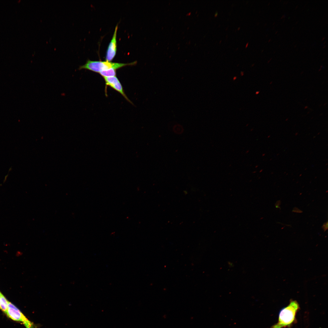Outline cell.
<instances>
[{
    "mask_svg": "<svg viewBox=\"0 0 328 328\" xmlns=\"http://www.w3.org/2000/svg\"><path fill=\"white\" fill-rule=\"evenodd\" d=\"M275 22H274V23H273V25H274V24H275Z\"/></svg>",
    "mask_w": 328,
    "mask_h": 328,
    "instance_id": "ffe728a7",
    "label": "cell"
},
{
    "mask_svg": "<svg viewBox=\"0 0 328 328\" xmlns=\"http://www.w3.org/2000/svg\"><path fill=\"white\" fill-rule=\"evenodd\" d=\"M277 32H278V31H276V32L275 33V34H276Z\"/></svg>",
    "mask_w": 328,
    "mask_h": 328,
    "instance_id": "ac0fdd59",
    "label": "cell"
},
{
    "mask_svg": "<svg viewBox=\"0 0 328 328\" xmlns=\"http://www.w3.org/2000/svg\"><path fill=\"white\" fill-rule=\"evenodd\" d=\"M323 228L325 230H326L327 229V222L326 223L324 224L323 226Z\"/></svg>",
    "mask_w": 328,
    "mask_h": 328,
    "instance_id": "ba28073f",
    "label": "cell"
},
{
    "mask_svg": "<svg viewBox=\"0 0 328 328\" xmlns=\"http://www.w3.org/2000/svg\"><path fill=\"white\" fill-rule=\"evenodd\" d=\"M136 61L129 63H121L112 62L108 61H92L89 59L87 60L84 65L80 66L79 70L82 69L87 70L99 73L100 72L110 69L117 70L123 67L128 65H135Z\"/></svg>",
    "mask_w": 328,
    "mask_h": 328,
    "instance_id": "7a4b0ae2",
    "label": "cell"
},
{
    "mask_svg": "<svg viewBox=\"0 0 328 328\" xmlns=\"http://www.w3.org/2000/svg\"><path fill=\"white\" fill-rule=\"evenodd\" d=\"M271 39H269V40H268V42H270L271 41Z\"/></svg>",
    "mask_w": 328,
    "mask_h": 328,
    "instance_id": "9a60e30c",
    "label": "cell"
},
{
    "mask_svg": "<svg viewBox=\"0 0 328 328\" xmlns=\"http://www.w3.org/2000/svg\"><path fill=\"white\" fill-rule=\"evenodd\" d=\"M103 77L105 81L106 86L111 87L119 92L128 101L131 103L125 94L121 83L116 76Z\"/></svg>",
    "mask_w": 328,
    "mask_h": 328,
    "instance_id": "277c9868",
    "label": "cell"
},
{
    "mask_svg": "<svg viewBox=\"0 0 328 328\" xmlns=\"http://www.w3.org/2000/svg\"><path fill=\"white\" fill-rule=\"evenodd\" d=\"M9 301L2 294L0 298V309L6 313L8 306Z\"/></svg>",
    "mask_w": 328,
    "mask_h": 328,
    "instance_id": "8992f818",
    "label": "cell"
},
{
    "mask_svg": "<svg viewBox=\"0 0 328 328\" xmlns=\"http://www.w3.org/2000/svg\"><path fill=\"white\" fill-rule=\"evenodd\" d=\"M217 15H218V12H215V15H214V16H215V17L217 16Z\"/></svg>",
    "mask_w": 328,
    "mask_h": 328,
    "instance_id": "9c48e42d",
    "label": "cell"
},
{
    "mask_svg": "<svg viewBox=\"0 0 328 328\" xmlns=\"http://www.w3.org/2000/svg\"><path fill=\"white\" fill-rule=\"evenodd\" d=\"M297 7H298V5H297L295 9H297Z\"/></svg>",
    "mask_w": 328,
    "mask_h": 328,
    "instance_id": "e0dca14e",
    "label": "cell"
},
{
    "mask_svg": "<svg viewBox=\"0 0 328 328\" xmlns=\"http://www.w3.org/2000/svg\"><path fill=\"white\" fill-rule=\"evenodd\" d=\"M285 17V15H282V16L281 17V19H282V18H284Z\"/></svg>",
    "mask_w": 328,
    "mask_h": 328,
    "instance_id": "30bf717a",
    "label": "cell"
},
{
    "mask_svg": "<svg viewBox=\"0 0 328 328\" xmlns=\"http://www.w3.org/2000/svg\"><path fill=\"white\" fill-rule=\"evenodd\" d=\"M324 58H323V60H324Z\"/></svg>",
    "mask_w": 328,
    "mask_h": 328,
    "instance_id": "cb8c5ba5",
    "label": "cell"
},
{
    "mask_svg": "<svg viewBox=\"0 0 328 328\" xmlns=\"http://www.w3.org/2000/svg\"><path fill=\"white\" fill-rule=\"evenodd\" d=\"M116 70L115 69L112 68L101 71L99 73L103 77L115 76Z\"/></svg>",
    "mask_w": 328,
    "mask_h": 328,
    "instance_id": "52a82bcc",
    "label": "cell"
},
{
    "mask_svg": "<svg viewBox=\"0 0 328 328\" xmlns=\"http://www.w3.org/2000/svg\"><path fill=\"white\" fill-rule=\"evenodd\" d=\"M118 29V24L115 28L114 32L107 48L105 59L106 61H111L115 56L117 50V33Z\"/></svg>",
    "mask_w": 328,
    "mask_h": 328,
    "instance_id": "5b68a950",
    "label": "cell"
},
{
    "mask_svg": "<svg viewBox=\"0 0 328 328\" xmlns=\"http://www.w3.org/2000/svg\"><path fill=\"white\" fill-rule=\"evenodd\" d=\"M272 59V58H271V59H270V60H268V63L270 61V60H271Z\"/></svg>",
    "mask_w": 328,
    "mask_h": 328,
    "instance_id": "4fadbf2b",
    "label": "cell"
},
{
    "mask_svg": "<svg viewBox=\"0 0 328 328\" xmlns=\"http://www.w3.org/2000/svg\"><path fill=\"white\" fill-rule=\"evenodd\" d=\"M297 22H296V23H297Z\"/></svg>",
    "mask_w": 328,
    "mask_h": 328,
    "instance_id": "603a6c76",
    "label": "cell"
},
{
    "mask_svg": "<svg viewBox=\"0 0 328 328\" xmlns=\"http://www.w3.org/2000/svg\"><path fill=\"white\" fill-rule=\"evenodd\" d=\"M248 43H247V44H246V45L245 46L246 47L248 45Z\"/></svg>",
    "mask_w": 328,
    "mask_h": 328,
    "instance_id": "7c38bea8",
    "label": "cell"
},
{
    "mask_svg": "<svg viewBox=\"0 0 328 328\" xmlns=\"http://www.w3.org/2000/svg\"><path fill=\"white\" fill-rule=\"evenodd\" d=\"M2 293H1V292H0V297H1V295H2Z\"/></svg>",
    "mask_w": 328,
    "mask_h": 328,
    "instance_id": "5bb4252c",
    "label": "cell"
},
{
    "mask_svg": "<svg viewBox=\"0 0 328 328\" xmlns=\"http://www.w3.org/2000/svg\"><path fill=\"white\" fill-rule=\"evenodd\" d=\"M299 308V304L296 301H291L288 306L280 311L278 322L272 328H283L291 326L295 321Z\"/></svg>",
    "mask_w": 328,
    "mask_h": 328,
    "instance_id": "6da1fadb",
    "label": "cell"
},
{
    "mask_svg": "<svg viewBox=\"0 0 328 328\" xmlns=\"http://www.w3.org/2000/svg\"><path fill=\"white\" fill-rule=\"evenodd\" d=\"M263 50H262V52H263Z\"/></svg>",
    "mask_w": 328,
    "mask_h": 328,
    "instance_id": "d4e9b609",
    "label": "cell"
},
{
    "mask_svg": "<svg viewBox=\"0 0 328 328\" xmlns=\"http://www.w3.org/2000/svg\"><path fill=\"white\" fill-rule=\"evenodd\" d=\"M325 43H326V41H325V42H324V43H323V44H325Z\"/></svg>",
    "mask_w": 328,
    "mask_h": 328,
    "instance_id": "d6986e66",
    "label": "cell"
},
{
    "mask_svg": "<svg viewBox=\"0 0 328 328\" xmlns=\"http://www.w3.org/2000/svg\"><path fill=\"white\" fill-rule=\"evenodd\" d=\"M326 45H325V46H323V48H324L326 47Z\"/></svg>",
    "mask_w": 328,
    "mask_h": 328,
    "instance_id": "2e32d148",
    "label": "cell"
},
{
    "mask_svg": "<svg viewBox=\"0 0 328 328\" xmlns=\"http://www.w3.org/2000/svg\"><path fill=\"white\" fill-rule=\"evenodd\" d=\"M270 4V2H269V3H268V5H269Z\"/></svg>",
    "mask_w": 328,
    "mask_h": 328,
    "instance_id": "44dd1931",
    "label": "cell"
},
{
    "mask_svg": "<svg viewBox=\"0 0 328 328\" xmlns=\"http://www.w3.org/2000/svg\"><path fill=\"white\" fill-rule=\"evenodd\" d=\"M325 39V37H323V38H322V41H323V40H324V39Z\"/></svg>",
    "mask_w": 328,
    "mask_h": 328,
    "instance_id": "8fae6325",
    "label": "cell"
},
{
    "mask_svg": "<svg viewBox=\"0 0 328 328\" xmlns=\"http://www.w3.org/2000/svg\"><path fill=\"white\" fill-rule=\"evenodd\" d=\"M281 0L280 1V2H281Z\"/></svg>",
    "mask_w": 328,
    "mask_h": 328,
    "instance_id": "484cf974",
    "label": "cell"
},
{
    "mask_svg": "<svg viewBox=\"0 0 328 328\" xmlns=\"http://www.w3.org/2000/svg\"><path fill=\"white\" fill-rule=\"evenodd\" d=\"M7 316L12 320L22 322L26 328H34V325L13 304L9 302L6 313Z\"/></svg>",
    "mask_w": 328,
    "mask_h": 328,
    "instance_id": "3957f363",
    "label": "cell"
},
{
    "mask_svg": "<svg viewBox=\"0 0 328 328\" xmlns=\"http://www.w3.org/2000/svg\"><path fill=\"white\" fill-rule=\"evenodd\" d=\"M296 46V45L294 47H295Z\"/></svg>",
    "mask_w": 328,
    "mask_h": 328,
    "instance_id": "7402d4cb",
    "label": "cell"
}]
</instances>
